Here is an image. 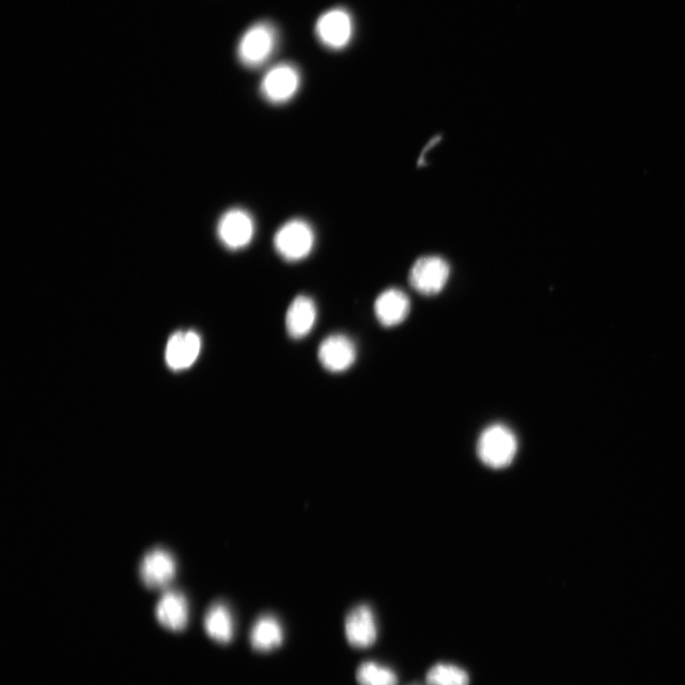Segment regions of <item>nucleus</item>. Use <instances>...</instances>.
Listing matches in <instances>:
<instances>
[{
    "mask_svg": "<svg viewBox=\"0 0 685 685\" xmlns=\"http://www.w3.org/2000/svg\"><path fill=\"white\" fill-rule=\"evenodd\" d=\"M429 685H470V677L463 668L450 663H438L427 674Z\"/></svg>",
    "mask_w": 685,
    "mask_h": 685,
    "instance_id": "f3484780",
    "label": "nucleus"
},
{
    "mask_svg": "<svg viewBox=\"0 0 685 685\" xmlns=\"http://www.w3.org/2000/svg\"><path fill=\"white\" fill-rule=\"evenodd\" d=\"M176 575L177 560L166 549L151 550L140 563V579L151 590L166 588L174 581Z\"/></svg>",
    "mask_w": 685,
    "mask_h": 685,
    "instance_id": "6e6552de",
    "label": "nucleus"
},
{
    "mask_svg": "<svg viewBox=\"0 0 685 685\" xmlns=\"http://www.w3.org/2000/svg\"><path fill=\"white\" fill-rule=\"evenodd\" d=\"M204 626L212 639L220 644H228L235 634V621L229 607L223 603H215L208 610Z\"/></svg>",
    "mask_w": 685,
    "mask_h": 685,
    "instance_id": "2eb2a0df",
    "label": "nucleus"
},
{
    "mask_svg": "<svg viewBox=\"0 0 685 685\" xmlns=\"http://www.w3.org/2000/svg\"><path fill=\"white\" fill-rule=\"evenodd\" d=\"M518 440L516 433L503 424L488 427L480 435L477 454L481 462L490 469L507 468L516 459Z\"/></svg>",
    "mask_w": 685,
    "mask_h": 685,
    "instance_id": "f257e3e1",
    "label": "nucleus"
},
{
    "mask_svg": "<svg viewBox=\"0 0 685 685\" xmlns=\"http://www.w3.org/2000/svg\"><path fill=\"white\" fill-rule=\"evenodd\" d=\"M157 618L160 625L174 632H180L188 626L189 603L178 591H169L158 603Z\"/></svg>",
    "mask_w": 685,
    "mask_h": 685,
    "instance_id": "ddd939ff",
    "label": "nucleus"
},
{
    "mask_svg": "<svg viewBox=\"0 0 685 685\" xmlns=\"http://www.w3.org/2000/svg\"><path fill=\"white\" fill-rule=\"evenodd\" d=\"M357 681L360 685H397L398 678L391 668L365 662L358 668Z\"/></svg>",
    "mask_w": 685,
    "mask_h": 685,
    "instance_id": "a211bd4d",
    "label": "nucleus"
},
{
    "mask_svg": "<svg viewBox=\"0 0 685 685\" xmlns=\"http://www.w3.org/2000/svg\"><path fill=\"white\" fill-rule=\"evenodd\" d=\"M317 310L313 300L300 295L289 307L286 316V328L293 339L306 337L314 329Z\"/></svg>",
    "mask_w": 685,
    "mask_h": 685,
    "instance_id": "4468645a",
    "label": "nucleus"
},
{
    "mask_svg": "<svg viewBox=\"0 0 685 685\" xmlns=\"http://www.w3.org/2000/svg\"><path fill=\"white\" fill-rule=\"evenodd\" d=\"M450 267L448 263L438 256H426L418 258L410 272L411 286L423 295L438 294L448 282Z\"/></svg>",
    "mask_w": 685,
    "mask_h": 685,
    "instance_id": "39448f33",
    "label": "nucleus"
},
{
    "mask_svg": "<svg viewBox=\"0 0 685 685\" xmlns=\"http://www.w3.org/2000/svg\"><path fill=\"white\" fill-rule=\"evenodd\" d=\"M345 630L348 642L355 648H368L375 644L377 639V626L370 607H355L347 616Z\"/></svg>",
    "mask_w": 685,
    "mask_h": 685,
    "instance_id": "9d476101",
    "label": "nucleus"
},
{
    "mask_svg": "<svg viewBox=\"0 0 685 685\" xmlns=\"http://www.w3.org/2000/svg\"><path fill=\"white\" fill-rule=\"evenodd\" d=\"M278 44L276 28L270 22H260L248 28L238 47V56L248 69L263 66L273 56Z\"/></svg>",
    "mask_w": 685,
    "mask_h": 685,
    "instance_id": "f03ea898",
    "label": "nucleus"
},
{
    "mask_svg": "<svg viewBox=\"0 0 685 685\" xmlns=\"http://www.w3.org/2000/svg\"><path fill=\"white\" fill-rule=\"evenodd\" d=\"M353 30L351 14L342 8L325 12L316 25L318 39L326 48L332 50L344 49L352 39Z\"/></svg>",
    "mask_w": 685,
    "mask_h": 685,
    "instance_id": "0eeeda50",
    "label": "nucleus"
},
{
    "mask_svg": "<svg viewBox=\"0 0 685 685\" xmlns=\"http://www.w3.org/2000/svg\"><path fill=\"white\" fill-rule=\"evenodd\" d=\"M256 222L252 214L241 208L230 209L217 225V236L230 251H240L255 238Z\"/></svg>",
    "mask_w": 685,
    "mask_h": 685,
    "instance_id": "423d86ee",
    "label": "nucleus"
},
{
    "mask_svg": "<svg viewBox=\"0 0 685 685\" xmlns=\"http://www.w3.org/2000/svg\"><path fill=\"white\" fill-rule=\"evenodd\" d=\"M301 85L299 68L289 62L270 69L261 81L262 97L272 104H285L297 96Z\"/></svg>",
    "mask_w": 685,
    "mask_h": 685,
    "instance_id": "20e7f679",
    "label": "nucleus"
},
{
    "mask_svg": "<svg viewBox=\"0 0 685 685\" xmlns=\"http://www.w3.org/2000/svg\"><path fill=\"white\" fill-rule=\"evenodd\" d=\"M321 365L334 373L349 369L356 360V349L353 342L342 334L326 337L318 350Z\"/></svg>",
    "mask_w": 685,
    "mask_h": 685,
    "instance_id": "1a4fd4ad",
    "label": "nucleus"
},
{
    "mask_svg": "<svg viewBox=\"0 0 685 685\" xmlns=\"http://www.w3.org/2000/svg\"><path fill=\"white\" fill-rule=\"evenodd\" d=\"M315 230L305 221L295 218L276 231L273 244L277 254L289 262L305 259L313 251Z\"/></svg>",
    "mask_w": 685,
    "mask_h": 685,
    "instance_id": "7ed1b4c3",
    "label": "nucleus"
},
{
    "mask_svg": "<svg viewBox=\"0 0 685 685\" xmlns=\"http://www.w3.org/2000/svg\"><path fill=\"white\" fill-rule=\"evenodd\" d=\"M283 629L276 618H259L251 631V644L258 652H270L282 645Z\"/></svg>",
    "mask_w": 685,
    "mask_h": 685,
    "instance_id": "dca6fc26",
    "label": "nucleus"
},
{
    "mask_svg": "<svg viewBox=\"0 0 685 685\" xmlns=\"http://www.w3.org/2000/svg\"><path fill=\"white\" fill-rule=\"evenodd\" d=\"M201 338L193 331L179 332L169 339L166 361L170 369L182 370L192 367L201 351Z\"/></svg>",
    "mask_w": 685,
    "mask_h": 685,
    "instance_id": "9b49d317",
    "label": "nucleus"
},
{
    "mask_svg": "<svg viewBox=\"0 0 685 685\" xmlns=\"http://www.w3.org/2000/svg\"><path fill=\"white\" fill-rule=\"evenodd\" d=\"M411 311V301L406 293L398 289L383 291L375 303V313L379 323L392 328L407 319Z\"/></svg>",
    "mask_w": 685,
    "mask_h": 685,
    "instance_id": "f8f14e48",
    "label": "nucleus"
}]
</instances>
